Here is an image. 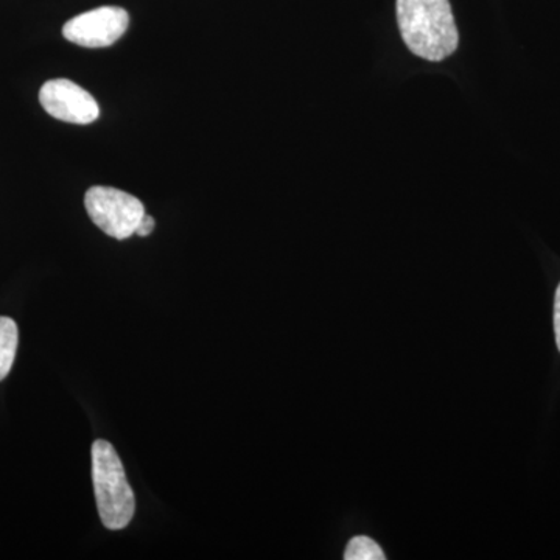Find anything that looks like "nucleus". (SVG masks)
Returning a JSON list of instances; mask_svg holds the SVG:
<instances>
[{
  "mask_svg": "<svg viewBox=\"0 0 560 560\" xmlns=\"http://www.w3.org/2000/svg\"><path fill=\"white\" fill-rule=\"evenodd\" d=\"M396 13L401 39L416 57L440 62L458 49L451 0H397Z\"/></svg>",
  "mask_w": 560,
  "mask_h": 560,
  "instance_id": "obj_1",
  "label": "nucleus"
},
{
  "mask_svg": "<svg viewBox=\"0 0 560 560\" xmlns=\"http://www.w3.org/2000/svg\"><path fill=\"white\" fill-rule=\"evenodd\" d=\"M91 455L92 482L103 526L110 530L127 528L135 517L136 499L124 464L108 441H95Z\"/></svg>",
  "mask_w": 560,
  "mask_h": 560,
  "instance_id": "obj_2",
  "label": "nucleus"
},
{
  "mask_svg": "<svg viewBox=\"0 0 560 560\" xmlns=\"http://www.w3.org/2000/svg\"><path fill=\"white\" fill-rule=\"evenodd\" d=\"M84 208L98 230L116 241H127L136 234L145 208L138 198L114 187H91L84 197Z\"/></svg>",
  "mask_w": 560,
  "mask_h": 560,
  "instance_id": "obj_3",
  "label": "nucleus"
},
{
  "mask_svg": "<svg viewBox=\"0 0 560 560\" xmlns=\"http://www.w3.org/2000/svg\"><path fill=\"white\" fill-rule=\"evenodd\" d=\"M130 16L120 7H101L79 14L62 27V35L70 43L88 49H102L116 44L125 35Z\"/></svg>",
  "mask_w": 560,
  "mask_h": 560,
  "instance_id": "obj_4",
  "label": "nucleus"
},
{
  "mask_svg": "<svg viewBox=\"0 0 560 560\" xmlns=\"http://www.w3.org/2000/svg\"><path fill=\"white\" fill-rule=\"evenodd\" d=\"M39 103L54 119L68 124L90 125L101 116V108L94 97L66 79L47 81L39 91Z\"/></svg>",
  "mask_w": 560,
  "mask_h": 560,
  "instance_id": "obj_5",
  "label": "nucleus"
},
{
  "mask_svg": "<svg viewBox=\"0 0 560 560\" xmlns=\"http://www.w3.org/2000/svg\"><path fill=\"white\" fill-rule=\"evenodd\" d=\"M20 330L18 324L7 316H0V382L10 374L16 359Z\"/></svg>",
  "mask_w": 560,
  "mask_h": 560,
  "instance_id": "obj_6",
  "label": "nucleus"
},
{
  "mask_svg": "<svg viewBox=\"0 0 560 560\" xmlns=\"http://www.w3.org/2000/svg\"><path fill=\"white\" fill-rule=\"evenodd\" d=\"M346 560H385L381 545L368 536H357L350 539L345 551Z\"/></svg>",
  "mask_w": 560,
  "mask_h": 560,
  "instance_id": "obj_7",
  "label": "nucleus"
},
{
  "mask_svg": "<svg viewBox=\"0 0 560 560\" xmlns=\"http://www.w3.org/2000/svg\"><path fill=\"white\" fill-rule=\"evenodd\" d=\"M154 226H156V221H154L153 217L150 215H143V219L140 220L138 230H136V234L139 235V237H149L151 232L154 231Z\"/></svg>",
  "mask_w": 560,
  "mask_h": 560,
  "instance_id": "obj_8",
  "label": "nucleus"
},
{
  "mask_svg": "<svg viewBox=\"0 0 560 560\" xmlns=\"http://www.w3.org/2000/svg\"><path fill=\"white\" fill-rule=\"evenodd\" d=\"M555 334L556 345H558V349L560 352V283L558 290H556L555 298Z\"/></svg>",
  "mask_w": 560,
  "mask_h": 560,
  "instance_id": "obj_9",
  "label": "nucleus"
}]
</instances>
